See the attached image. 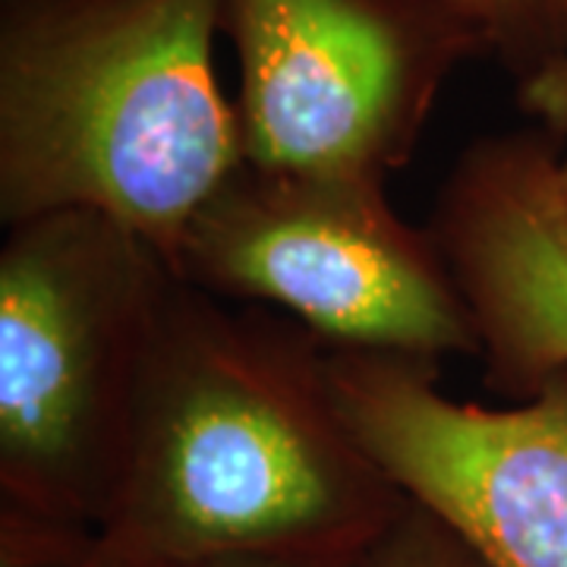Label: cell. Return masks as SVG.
<instances>
[{
  "instance_id": "cell-1",
  "label": "cell",
  "mask_w": 567,
  "mask_h": 567,
  "mask_svg": "<svg viewBox=\"0 0 567 567\" xmlns=\"http://www.w3.org/2000/svg\"><path fill=\"white\" fill-rule=\"evenodd\" d=\"M406 502L347 423L331 344L171 271L104 546L133 567L365 551Z\"/></svg>"
},
{
  "instance_id": "cell-2",
  "label": "cell",
  "mask_w": 567,
  "mask_h": 567,
  "mask_svg": "<svg viewBox=\"0 0 567 567\" xmlns=\"http://www.w3.org/2000/svg\"><path fill=\"white\" fill-rule=\"evenodd\" d=\"M221 0H0V218L95 212L171 268L246 164Z\"/></svg>"
},
{
  "instance_id": "cell-3",
  "label": "cell",
  "mask_w": 567,
  "mask_h": 567,
  "mask_svg": "<svg viewBox=\"0 0 567 567\" xmlns=\"http://www.w3.org/2000/svg\"><path fill=\"white\" fill-rule=\"evenodd\" d=\"M171 268L95 212L7 227L0 249V511L102 533Z\"/></svg>"
},
{
  "instance_id": "cell-4",
  "label": "cell",
  "mask_w": 567,
  "mask_h": 567,
  "mask_svg": "<svg viewBox=\"0 0 567 567\" xmlns=\"http://www.w3.org/2000/svg\"><path fill=\"white\" fill-rule=\"evenodd\" d=\"M174 278L218 300L281 306L324 344L439 363L480 357V328L432 230L385 181L246 162L183 234Z\"/></svg>"
},
{
  "instance_id": "cell-5",
  "label": "cell",
  "mask_w": 567,
  "mask_h": 567,
  "mask_svg": "<svg viewBox=\"0 0 567 567\" xmlns=\"http://www.w3.org/2000/svg\"><path fill=\"white\" fill-rule=\"evenodd\" d=\"M246 162L388 181L451 73L483 58L442 0H221Z\"/></svg>"
},
{
  "instance_id": "cell-6",
  "label": "cell",
  "mask_w": 567,
  "mask_h": 567,
  "mask_svg": "<svg viewBox=\"0 0 567 567\" xmlns=\"http://www.w3.org/2000/svg\"><path fill=\"white\" fill-rule=\"evenodd\" d=\"M357 439L486 567H567V372L517 406L439 391V363L331 347Z\"/></svg>"
},
{
  "instance_id": "cell-7",
  "label": "cell",
  "mask_w": 567,
  "mask_h": 567,
  "mask_svg": "<svg viewBox=\"0 0 567 567\" xmlns=\"http://www.w3.org/2000/svg\"><path fill=\"white\" fill-rule=\"evenodd\" d=\"M429 230L473 309L488 385L529 398L567 372V212L546 140L470 145Z\"/></svg>"
},
{
  "instance_id": "cell-8",
  "label": "cell",
  "mask_w": 567,
  "mask_h": 567,
  "mask_svg": "<svg viewBox=\"0 0 567 567\" xmlns=\"http://www.w3.org/2000/svg\"><path fill=\"white\" fill-rule=\"evenodd\" d=\"M517 82L567 54V0H442Z\"/></svg>"
},
{
  "instance_id": "cell-9",
  "label": "cell",
  "mask_w": 567,
  "mask_h": 567,
  "mask_svg": "<svg viewBox=\"0 0 567 567\" xmlns=\"http://www.w3.org/2000/svg\"><path fill=\"white\" fill-rule=\"evenodd\" d=\"M360 567H486L451 529L416 502L365 548Z\"/></svg>"
},
{
  "instance_id": "cell-10",
  "label": "cell",
  "mask_w": 567,
  "mask_h": 567,
  "mask_svg": "<svg viewBox=\"0 0 567 567\" xmlns=\"http://www.w3.org/2000/svg\"><path fill=\"white\" fill-rule=\"evenodd\" d=\"M520 104L555 133H567V54L517 82ZM558 189L567 212V162H558Z\"/></svg>"
},
{
  "instance_id": "cell-11",
  "label": "cell",
  "mask_w": 567,
  "mask_h": 567,
  "mask_svg": "<svg viewBox=\"0 0 567 567\" xmlns=\"http://www.w3.org/2000/svg\"><path fill=\"white\" fill-rule=\"evenodd\" d=\"M363 551H284V555H244L186 567H360Z\"/></svg>"
},
{
  "instance_id": "cell-12",
  "label": "cell",
  "mask_w": 567,
  "mask_h": 567,
  "mask_svg": "<svg viewBox=\"0 0 567 567\" xmlns=\"http://www.w3.org/2000/svg\"><path fill=\"white\" fill-rule=\"evenodd\" d=\"M73 567H133V565H130V561H123L121 555H114V551L102 543V536H99V543L89 548V555L82 558L80 565H73Z\"/></svg>"
}]
</instances>
